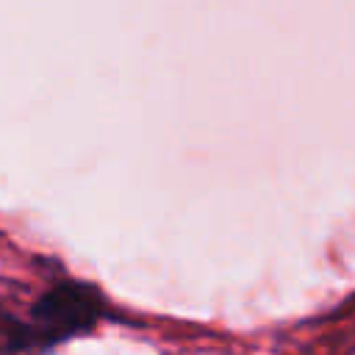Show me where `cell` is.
I'll use <instances>...</instances> for the list:
<instances>
[{"label": "cell", "mask_w": 355, "mask_h": 355, "mask_svg": "<svg viewBox=\"0 0 355 355\" xmlns=\"http://www.w3.org/2000/svg\"><path fill=\"white\" fill-rule=\"evenodd\" d=\"M103 313L105 302L94 286L78 280L58 283L33 302L28 322L0 313V349L17 352L28 347H53L92 330Z\"/></svg>", "instance_id": "cell-1"}]
</instances>
